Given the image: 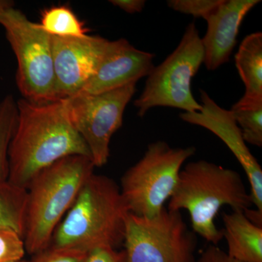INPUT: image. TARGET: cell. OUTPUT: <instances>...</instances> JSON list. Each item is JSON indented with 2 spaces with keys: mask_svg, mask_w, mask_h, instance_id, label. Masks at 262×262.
<instances>
[{
  "mask_svg": "<svg viewBox=\"0 0 262 262\" xmlns=\"http://www.w3.org/2000/svg\"><path fill=\"white\" fill-rule=\"evenodd\" d=\"M196 234L182 213L164 208L151 218L129 212L125 220L126 262H195Z\"/></svg>",
  "mask_w": 262,
  "mask_h": 262,
  "instance_id": "ba28073f",
  "label": "cell"
},
{
  "mask_svg": "<svg viewBox=\"0 0 262 262\" xmlns=\"http://www.w3.org/2000/svg\"><path fill=\"white\" fill-rule=\"evenodd\" d=\"M136 83L99 94H77L64 101L74 127L91 152L95 168L110 158L112 137L122 125L127 103L135 94Z\"/></svg>",
  "mask_w": 262,
  "mask_h": 262,
  "instance_id": "9c48e42d",
  "label": "cell"
},
{
  "mask_svg": "<svg viewBox=\"0 0 262 262\" xmlns=\"http://www.w3.org/2000/svg\"><path fill=\"white\" fill-rule=\"evenodd\" d=\"M108 40L98 36L51 35L56 99L73 97L94 75Z\"/></svg>",
  "mask_w": 262,
  "mask_h": 262,
  "instance_id": "30bf717a",
  "label": "cell"
},
{
  "mask_svg": "<svg viewBox=\"0 0 262 262\" xmlns=\"http://www.w3.org/2000/svg\"><path fill=\"white\" fill-rule=\"evenodd\" d=\"M195 151L194 146L174 148L163 141L149 144L121 179L120 192L128 211L146 218L159 214L177 187L183 164Z\"/></svg>",
  "mask_w": 262,
  "mask_h": 262,
  "instance_id": "5b68a950",
  "label": "cell"
},
{
  "mask_svg": "<svg viewBox=\"0 0 262 262\" xmlns=\"http://www.w3.org/2000/svg\"><path fill=\"white\" fill-rule=\"evenodd\" d=\"M83 262H126L124 250L117 251L110 246H100L86 253Z\"/></svg>",
  "mask_w": 262,
  "mask_h": 262,
  "instance_id": "603a6c76",
  "label": "cell"
},
{
  "mask_svg": "<svg viewBox=\"0 0 262 262\" xmlns=\"http://www.w3.org/2000/svg\"><path fill=\"white\" fill-rule=\"evenodd\" d=\"M18 122L17 101L8 95L0 101V182L9 175L8 150Z\"/></svg>",
  "mask_w": 262,
  "mask_h": 262,
  "instance_id": "ac0fdd59",
  "label": "cell"
},
{
  "mask_svg": "<svg viewBox=\"0 0 262 262\" xmlns=\"http://www.w3.org/2000/svg\"><path fill=\"white\" fill-rule=\"evenodd\" d=\"M259 3L258 0H222L206 19L208 27L201 40L207 70H217L229 61L243 20Z\"/></svg>",
  "mask_w": 262,
  "mask_h": 262,
  "instance_id": "4fadbf2b",
  "label": "cell"
},
{
  "mask_svg": "<svg viewBox=\"0 0 262 262\" xmlns=\"http://www.w3.org/2000/svg\"><path fill=\"white\" fill-rule=\"evenodd\" d=\"M25 253L23 237L13 229L0 227V262H21Z\"/></svg>",
  "mask_w": 262,
  "mask_h": 262,
  "instance_id": "ffe728a7",
  "label": "cell"
},
{
  "mask_svg": "<svg viewBox=\"0 0 262 262\" xmlns=\"http://www.w3.org/2000/svg\"><path fill=\"white\" fill-rule=\"evenodd\" d=\"M203 61L199 32L195 24H189L173 53L147 76L144 91L134 101L138 115L144 117L157 106L180 108L185 113L201 111V104L193 96L191 83Z\"/></svg>",
  "mask_w": 262,
  "mask_h": 262,
  "instance_id": "52a82bcc",
  "label": "cell"
},
{
  "mask_svg": "<svg viewBox=\"0 0 262 262\" xmlns=\"http://www.w3.org/2000/svg\"><path fill=\"white\" fill-rule=\"evenodd\" d=\"M230 112L242 132L246 144L261 147L262 105L244 106L235 103Z\"/></svg>",
  "mask_w": 262,
  "mask_h": 262,
  "instance_id": "d6986e66",
  "label": "cell"
},
{
  "mask_svg": "<svg viewBox=\"0 0 262 262\" xmlns=\"http://www.w3.org/2000/svg\"><path fill=\"white\" fill-rule=\"evenodd\" d=\"M227 254L241 262H262V226L251 222L243 211L222 214Z\"/></svg>",
  "mask_w": 262,
  "mask_h": 262,
  "instance_id": "5bb4252c",
  "label": "cell"
},
{
  "mask_svg": "<svg viewBox=\"0 0 262 262\" xmlns=\"http://www.w3.org/2000/svg\"><path fill=\"white\" fill-rule=\"evenodd\" d=\"M225 206L232 211H243L253 206L242 177L232 169L200 160L187 164L181 170L167 208L187 210L193 232L217 246L223 233L215 226V219Z\"/></svg>",
  "mask_w": 262,
  "mask_h": 262,
  "instance_id": "3957f363",
  "label": "cell"
},
{
  "mask_svg": "<svg viewBox=\"0 0 262 262\" xmlns=\"http://www.w3.org/2000/svg\"><path fill=\"white\" fill-rule=\"evenodd\" d=\"M86 253L73 250L47 249L34 255L29 262H83Z\"/></svg>",
  "mask_w": 262,
  "mask_h": 262,
  "instance_id": "7402d4cb",
  "label": "cell"
},
{
  "mask_svg": "<svg viewBox=\"0 0 262 262\" xmlns=\"http://www.w3.org/2000/svg\"><path fill=\"white\" fill-rule=\"evenodd\" d=\"M154 56L134 47L125 39L108 41L94 75L78 94H102L137 83L152 71Z\"/></svg>",
  "mask_w": 262,
  "mask_h": 262,
  "instance_id": "7c38bea8",
  "label": "cell"
},
{
  "mask_svg": "<svg viewBox=\"0 0 262 262\" xmlns=\"http://www.w3.org/2000/svg\"><path fill=\"white\" fill-rule=\"evenodd\" d=\"M0 24L16 57V83L23 98L37 103L56 101L51 35L14 6L0 13Z\"/></svg>",
  "mask_w": 262,
  "mask_h": 262,
  "instance_id": "8992f818",
  "label": "cell"
},
{
  "mask_svg": "<svg viewBox=\"0 0 262 262\" xmlns=\"http://www.w3.org/2000/svg\"><path fill=\"white\" fill-rule=\"evenodd\" d=\"M195 262H241L231 258L227 252L214 245H209L203 250Z\"/></svg>",
  "mask_w": 262,
  "mask_h": 262,
  "instance_id": "cb8c5ba5",
  "label": "cell"
},
{
  "mask_svg": "<svg viewBox=\"0 0 262 262\" xmlns=\"http://www.w3.org/2000/svg\"><path fill=\"white\" fill-rule=\"evenodd\" d=\"M27 190L10 183L0 182V227L13 229L23 237Z\"/></svg>",
  "mask_w": 262,
  "mask_h": 262,
  "instance_id": "2e32d148",
  "label": "cell"
},
{
  "mask_svg": "<svg viewBox=\"0 0 262 262\" xmlns=\"http://www.w3.org/2000/svg\"><path fill=\"white\" fill-rule=\"evenodd\" d=\"M112 4L127 13H140L145 6L144 0H111Z\"/></svg>",
  "mask_w": 262,
  "mask_h": 262,
  "instance_id": "d4e9b609",
  "label": "cell"
},
{
  "mask_svg": "<svg viewBox=\"0 0 262 262\" xmlns=\"http://www.w3.org/2000/svg\"><path fill=\"white\" fill-rule=\"evenodd\" d=\"M14 6V3L10 0H0V13L10 7Z\"/></svg>",
  "mask_w": 262,
  "mask_h": 262,
  "instance_id": "484cf974",
  "label": "cell"
},
{
  "mask_svg": "<svg viewBox=\"0 0 262 262\" xmlns=\"http://www.w3.org/2000/svg\"><path fill=\"white\" fill-rule=\"evenodd\" d=\"M167 3L175 11L206 20L222 0H169Z\"/></svg>",
  "mask_w": 262,
  "mask_h": 262,
  "instance_id": "44dd1931",
  "label": "cell"
},
{
  "mask_svg": "<svg viewBox=\"0 0 262 262\" xmlns=\"http://www.w3.org/2000/svg\"><path fill=\"white\" fill-rule=\"evenodd\" d=\"M39 27L50 35L60 37H84L89 29L72 9L65 5L43 10Z\"/></svg>",
  "mask_w": 262,
  "mask_h": 262,
  "instance_id": "e0dca14e",
  "label": "cell"
},
{
  "mask_svg": "<svg viewBox=\"0 0 262 262\" xmlns=\"http://www.w3.org/2000/svg\"><path fill=\"white\" fill-rule=\"evenodd\" d=\"M21 262H26V261H22Z\"/></svg>",
  "mask_w": 262,
  "mask_h": 262,
  "instance_id": "4316f807",
  "label": "cell"
},
{
  "mask_svg": "<svg viewBox=\"0 0 262 262\" xmlns=\"http://www.w3.org/2000/svg\"><path fill=\"white\" fill-rule=\"evenodd\" d=\"M94 168L91 158L72 155L53 163L32 179L27 188L23 236L27 253L35 255L49 247L55 229Z\"/></svg>",
  "mask_w": 262,
  "mask_h": 262,
  "instance_id": "277c9868",
  "label": "cell"
},
{
  "mask_svg": "<svg viewBox=\"0 0 262 262\" xmlns=\"http://www.w3.org/2000/svg\"><path fill=\"white\" fill-rule=\"evenodd\" d=\"M202 108L200 112L184 113L183 121L205 127L223 141L244 168L249 182L250 194L255 209L262 213V169L248 148L242 132L230 110L221 107L203 90L200 91Z\"/></svg>",
  "mask_w": 262,
  "mask_h": 262,
  "instance_id": "8fae6325",
  "label": "cell"
},
{
  "mask_svg": "<svg viewBox=\"0 0 262 262\" xmlns=\"http://www.w3.org/2000/svg\"><path fill=\"white\" fill-rule=\"evenodd\" d=\"M129 213L113 179L94 173L57 226L49 247L87 253L93 248L123 244Z\"/></svg>",
  "mask_w": 262,
  "mask_h": 262,
  "instance_id": "7a4b0ae2",
  "label": "cell"
},
{
  "mask_svg": "<svg viewBox=\"0 0 262 262\" xmlns=\"http://www.w3.org/2000/svg\"><path fill=\"white\" fill-rule=\"evenodd\" d=\"M18 122L8 150L10 183L27 189L44 169L66 157L91 158L71 121L63 99L37 103L17 101Z\"/></svg>",
  "mask_w": 262,
  "mask_h": 262,
  "instance_id": "6da1fadb",
  "label": "cell"
},
{
  "mask_svg": "<svg viewBox=\"0 0 262 262\" xmlns=\"http://www.w3.org/2000/svg\"><path fill=\"white\" fill-rule=\"evenodd\" d=\"M234 59L246 87L244 96L237 103L244 106L262 105V33L246 36Z\"/></svg>",
  "mask_w": 262,
  "mask_h": 262,
  "instance_id": "9a60e30c",
  "label": "cell"
}]
</instances>
